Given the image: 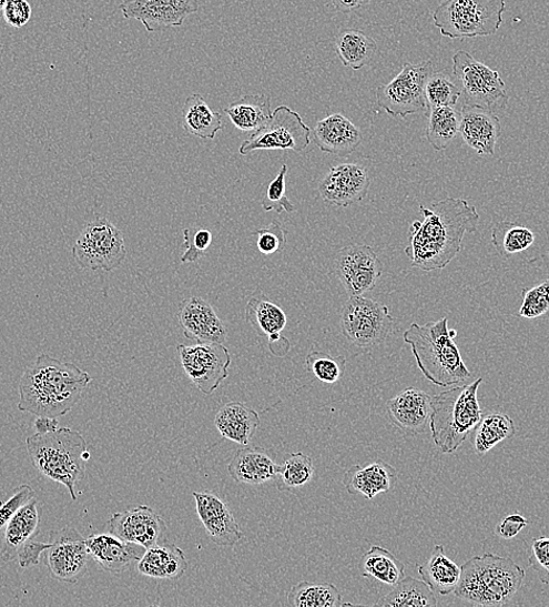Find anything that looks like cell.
Here are the masks:
<instances>
[{"instance_id": "obj_1", "label": "cell", "mask_w": 549, "mask_h": 607, "mask_svg": "<svg viewBox=\"0 0 549 607\" xmlns=\"http://www.w3.org/2000/svg\"><path fill=\"white\" fill-rule=\"evenodd\" d=\"M431 209L420 208L424 221H414L405 253L424 272L445 269L462 250L468 233L477 231L479 214L465 199L446 198Z\"/></svg>"}, {"instance_id": "obj_2", "label": "cell", "mask_w": 549, "mask_h": 607, "mask_svg": "<svg viewBox=\"0 0 549 607\" xmlns=\"http://www.w3.org/2000/svg\"><path fill=\"white\" fill-rule=\"evenodd\" d=\"M91 382L92 376L74 364L40 354L20 378L18 409L38 417L68 415Z\"/></svg>"}, {"instance_id": "obj_3", "label": "cell", "mask_w": 549, "mask_h": 607, "mask_svg": "<svg viewBox=\"0 0 549 607\" xmlns=\"http://www.w3.org/2000/svg\"><path fill=\"white\" fill-rule=\"evenodd\" d=\"M448 318L425 325L413 323L404 334L410 346L417 367L437 387L464 384L471 377L455 338L456 330H449Z\"/></svg>"}, {"instance_id": "obj_4", "label": "cell", "mask_w": 549, "mask_h": 607, "mask_svg": "<svg viewBox=\"0 0 549 607\" xmlns=\"http://www.w3.org/2000/svg\"><path fill=\"white\" fill-rule=\"evenodd\" d=\"M462 574L455 595L478 606H502L518 594L525 570L510 557L492 553L475 556L460 567Z\"/></svg>"}, {"instance_id": "obj_5", "label": "cell", "mask_w": 549, "mask_h": 607, "mask_svg": "<svg viewBox=\"0 0 549 607\" xmlns=\"http://www.w3.org/2000/svg\"><path fill=\"white\" fill-rule=\"evenodd\" d=\"M27 446L40 474L68 487L75 502V487L84 478L85 462L91 457L83 436L71 428H61L47 434L37 433L27 439Z\"/></svg>"}, {"instance_id": "obj_6", "label": "cell", "mask_w": 549, "mask_h": 607, "mask_svg": "<svg viewBox=\"0 0 549 607\" xmlns=\"http://www.w3.org/2000/svg\"><path fill=\"white\" fill-rule=\"evenodd\" d=\"M482 377L433 397L429 421L431 438L444 454H454L462 445L482 417L478 388Z\"/></svg>"}, {"instance_id": "obj_7", "label": "cell", "mask_w": 549, "mask_h": 607, "mask_svg": "<svg viewBox=\"0 0 549 607\" xmlns=\"http://www.w3.org/2000/svg\"><path fill=\"white\" fill-rule=\"evenodd\" d=\"M505 10V0H445L433 19L439 32L450 39L489 37L499 30Z\"/></svg>"}, {"instance_id": "obj_8", "label": "cell", "mask_w": 549, "mask_h": 607, "mask_svg": "<svg viewBox=\"0 0 549 607\" xmlns=\"http://www.w3.org/2000/svg\"><path fill=\"white\" fill-rule=\"evenodd\" d=\"M75 262L85 270L110 273L126 257L122 232L105 217H98L81 231L73 246Z\"/></svg>"}, {"instance_id": "obj_9", "label": "cell", "mask_w": 549, "mask_h": 607, "mask_svg": "<svg viewBox=\"0 0 549 607\" xmlns=\"http://www.w3.org/2000/svg\"><path fill=\"white\" fill-rule=\"evenodd\" d=\"M342 333L349 344L369 350L382 345L394 320L386 305L364 296L349 297L340 313Z\"/></svg>"}, {"instance_id": "obj_10", "label": "cell", "mask_w": 549, "mask_h": 607, "mask_svg": "<svg viewBox=\"0 0 549 607\" xmlns=\"http://www.w3.org/2000/svg\"><path fill=\"white\" fill-rule=\"evenodd\" d=\"M433 74V62L405 63L401 72L377 89V102L392 118L406 119L426 111L425 85Z\"/></svg>"}, {"instance_id": "obj_11", "label": "cell", "mask_w": 549, "mask_h": 607, "mask_svg": "<svg viewBox=\"0 0 549 607\" xmlns=\"http://www.w3.org/2000/svg\"><path fill=\"white\" fill-rule=\"evenodd\" d=\"M454 79L468 104L479 105L491 111L501 109L509 102L507 87L499 73L471 54L459 51L453 57Z\"/></svg>"}, {"instance_id": "obj_12", "label": "cell", "mask_w": 549, "mask_h": 607, "mask_svg": "<svg viewBox=\"0 0 549 607\" xmlns=\"http://www.w3.org/2000/svg\"><path fill=\"white\" fill-rule=\"evenodd\" d=\"M312 142V129L298 112L287 105H279L273 112L265 128L254 132L248 141L240 146V154L246 155L257 150H292L301 152Z\"/></svg>"}, {"instance_id": "obj_13", "label": "cell", "mask_w": 549, "mask_h": 607, "mask_svg": "<svg viewBox=\"0 0 549 607\" xmlns=\"http://www.w3.org/2000/svg\"><path fill=\"white\" fill-rule=\"evenodd\" d=\"M182 366L192 384L212 395L228 376L232 357L224 344L180 345Z\"/></svg>"}, {"instance_id": "obj_14", "label": "cell", "mask_w": 549, "mask_h": 607, "mask_svg": "<svg viewBox=\"0 0 549 607\" xmlns=\"http://www.w3.org/2000/svg\"><path fill=\"white\" fill-rule=\"evenodd\" d=\"M383 272L378 255L366 244L347 245L336 259V273L348 297L364 296L375 289Z\"/></svg>"}, {"instance_id": "obj_15", "label": "cell", "mask_w": 549, "mask_h": 607, "mask_svg": "<svg viewBox=\"0 0 549 607\" xmlns=\"http://www.w3.org/2000/svg\"><path fill=\"white\" fill-rule=\"evenodd\" d=\"M47 567L60 581L74 584L87 573L88 553L85 538L74 528L65 527L50 535Z\"/></svg>"}, {"instance_id": "obj_16", "label": "cell", "mask_w": 549, "mask_h": 607, "mask_svg": "<svg viewBox=\"0 0 549 607\" xmlns=\"http://www.w3.org/2000/svg\"><path fill=\"white\" fill-rule=\"evenodd\" d=\"M120 9L125 19L141 21L148 32H159L183 27L201 6L197 0H125Z\"/></svg>"}, {"instance_id": "obj_17", "label": "cell", "mask_w": 549, "mask_h": 607, "mask_svg": "<svg viewBox=\"0 0 549 607\" xmlns=\"http://www.w3.org/2000/svg\"><path fill=\"white\" fill-rule=\"evenodd\" d=\"M106 529L125 543L148 549L161 544L167 527L155 510L142 505L134 509L115 513L106 523Z\"/></svg>"}, {"instance_id": "obj_18", "label": "cell", "mask_w": 549, "mask_h": 607, "mask_svg": "<svg viewBox=\"0 0 549 607\" xmlns=\"http://www.w3.org/2000/svg\"><path fill=\"white\" fill-rule=\"evenodd\" d=\"M196 513L212 543L233 547L244 538L228 505L210 492H193Z\"/></svg>"}, {"instance_id": "obj_19", "label": "cell", "mask_w": 549, "mask_h": 607, "mask_svg": "<svg viewBox=\"0 0 549 607\" xmlns=\"http://www.w3.org/2000/svg\"><path fill=\"white\" fill-rule=\"evenodd\" d=\"M369 185L370 179L364 166L345 163L328 171L319 184V193L329 204L348 208L367 195Z\"/></svg>"}, {"instance_id": "obj_20", "label": "cell", "mask_w": 549, "mask_h": 607, "mask_svg": "<svg viewBox=\"0 0 549 607\" xmlns=\"http://www.w3.org/2000/svg\"><path fill=\"white\" fill-rule=\"evenodd\" d=\"M179 321L189 341L225 344L227 328L210 303L191 297L180 306Z\"/></svg>"}, {"instance_id": "obj_21", "label": "cell", "mask_w": 549, "mask_h": 607, "mask_svg": "<svg viewBox=\"0 0 549 607\" xmlns=\"http://www.w3.org/2000/svg\"><path fill=\"white\" fill-rule=\"evenodd\" d=\"M459 117V133L467 145L480 155H494L501 132L495 111L466 104Z\"/></svg>"}, {"instance_id": "obj_22", "label": "cell", "mask_w": 549, "mask_h": 607, "mask_svg": "<svg viewBox=\"0 0 549 607\" xmlns=\"http://www.w3.org/2000/svg\"><path fill=\"white\" fill-rule=\"evenodd\" d=\"M433 397L424 391L408 388L390 398L387 414L392 423L408 435L425 432L431 416Z\"/></svg>"}, {"instance_id": "obj_23", "label": "cell", "mask_w": 549, "mask_h": 607, "mask_svg": "<svg viewBox=\"0 0 549 607\" xmlns=\"http://www.w3.org/2000/svg\"><path fill=\"white\" fill-rule=\"evenodd\" d=\"M313 140L323 152L346 156L362 144L363 133L356 124L337 112L316 124Z\"/></svg>"}, {"instance_id": "obj_24", "label": "cell", "mask_w": 549, "mask_h": 607, "mask_svg": "<svg viewBox=\"0 0 549 607\" xmlns=\"http://www.w3.org/2000/svg\"><path fill=\"white\" fill-rule=\"evenodd\" d=\"M85 545L90 556L108 573H122L143 555V547L125 543L112 533L92 535L85 538Z\"/></svg>"}, {"instance_id": "obj_25", "label": "cell", "mask_w": 549, "mask_h": 607, "mask_svg": "<svg viewBox=\"0 0 549 607\" xmlns=\"http://www.w3.org/2000/svg\"><path fill=\"white\" fill-rule=\"evenodd\" d=\"M398 480V472L392 465L378 459L369 465L350 466L343 478V485L349 494H360L372 500L378 494L389 492Z\"/></svg>"}, {"instance_id": "obj_26", "label": "cell", "mask_w": 549, "mask_h": 607, "mask_svg": "<svg viewBox=\"0 0 549 607\" xmlns=\"http://www.w3.org/2000/svg\"><path fill=\"white\" fill-rule=\"evenodd\" d=\"M279 466L268 456L265 448L246 447L235 454L228 465V474L240 484L258 486L274 480Z\"/></svg>"}, {"instance_id": "obj_27", "label": "cell", "mask_w": 549, "mask_h": 607, "mask_svg": "<svg viewBox=\"0 0 549 607\" xmlns=\"http://www.w3.org/2000/svg\"><path fill=\"white\" fill-rule=\"evenodd\" d=\"M215 428L224 438L247 446L260 425L258 414L240 402H231L217 412Z\"/></svg>"}, {"instance_id": "obj_28", "label": "cell", "mask_w": 549, "mask_h": 607, "mask_svg": "<svg viewBox=\"0 0 549 607\" xmlns=\"http://www.w3.org/2000/svg\"><path fill=\"white\" fill-rule=\"evenodd\" d=\"M187 568L184 552L169 544L145 549L139 560L140 574L156 579H180Z\"/></svg>"}, {"instance_id": "obj_29", "label": "cell", "mask_w": 549, "mask_h": 607, "mask_svg": "<svg viewBox=\"0 0 549 607\" xmlns=\"http://www.w3.org/2000/svg\"><path fill=\"white\" fill-rule=\"evenodd\" d=\"M39 524L38 500L33 497L12 515L0 545V556L7 562L17 558L19 548L37 535Z\"/></svg>"}, {"instance_id": "obj_30", "label": "cell", "mask_w": 549, "mask_h": 607, "mask_svg": "<svg viewBox=\"0 0 549 607\" xmlns=\"http://www.w3.org/2000/svg\"><path fill=\"white\" fill-rule=\"evenodd\" d=\"M419 568V574L434 593L448 596L458 587L462 569L449 558L444 546H435L431 555Z\"/></svg>"}, {"instance_id": "obj_31", "label": "cell", "mask_w": 549, "mask_h": 607, "mask_svg": "<svg viewBox=\"0 0 549 607\" xmlns=\"http://www.w3.org/2000/svg\"><path fill=\"white\" fill-rule=\"evenodd\" d=\"M232 124L243 132H256L272 119V103L266 95H246L225 109Z\"/></svg>"}, {"instance_id": "obj_32", "label": "cell", "mask_w": 549, "mask_h": 607, "mask_svg": "<svg viewBox=\"0 0 549 607\" xmlns=\"http://www.w3.org/2000/svg\"><path fill=\"white\" fill-rule=\"evenodd\" d=\"M339 60L347 69L359 71L378 52V43L363 31L347 29L340 31L335 40Z\"/></svg>"}, {"instance_id": "obj_33", "label": "cell", "mask_w": 549, "mask_h": 607, "mask_svg": "<svg viewBox=\"0 0 549 607\" xmlns=\"http://www.w3.org/2000/svg\"><path fill=\"white\" fill-rule=\"evenodd\" d=\"M183 127L192 136L212 141L223 130V117L213 111L202 95L193 94L183 107Z\"/></svg>"}, {"instance_id": "obj_34", "label": "cell", "mask_w": 549, "mask_h": 607, "mask_svg": "<svg viewBox=\"0 0 549 607\" xmlns=\"http://www.w3.org/2000/svg\"><path fill=\"white\" fill-rule=\"evenodd\" d=\"M359 569L363 577L375 578L389 587L397 586L406 576L403 562L379 546L370 547L362 557Z\"/></svg>"}, {"instance_id": "obj_35", "label": "cell", "mask_w": 549, "mask_h": 607, "mask_svg": "<svg viewBox=\"0 0 549 607\" xmlns=\"http://www.w3.org/2000/svg\"><path fill=\"white\" fill-rule=\"evenodd\" d=\"M516 436L514 419L505 414H488L475 428L472 444L478 456H485L499 443Z\"/></svg>"}, {"instance_id": "obj_36", "label": "cell", "mask_w": 549, "mask_h": 607, "mask_svg": "<svg viewBox=\"0 0 549 607\" xmlns=\"http://www.w3.org/2000/svg\"><path fill=\"white\" fill-rule=\"evenodd\" d=\"M437 600L434 591L423 579L405 576L393 590L380 598L376 606L386 607H434Z\"/></svg>"}, {"instance_id": "obj_37", "label": "cell", "mask_w": 549, "mask_h": 607, "mask_svg": "<svg viewBox=\"0 0 549 607\" xmlns=\"http://www.w3.org/2000/svg\"><path fill=\"white\" fill-rule=\"evenodd\" d=\"M535 241V233L517 222L501 221L492 230V244L504 259L529 251Z\"/></svg>"}, {"instance_id": "obj_38", "label": "cell", "mask_w": 549, "mask_h": 607, "mask_svg": "<svg viewBox=\"0 0 549 607\" xmlns=\"http://www.w3.org/2000/svg\"><path fill=\"white\" fill-rule=\"evenodd\" d=\"M246 318L260 334L268 336L279 334L288 322L284 311L262 295L250 300Z\"/></svg>"}, {"instance_id": "obj_39", "label": "cell", "mask_w": 549, "mask_h": 607, "mask_svg": "<svg viewBox=\"0 0 549 607\" xmlns=\"http://www.w3.org/2000/svg\"><path fill=\"white\" fill-rule=\"evenodd\" d=\"M460 117L454 107L429 109L427 141L436 151L449 148L459 132Z\"/></svg>"}, {"instance_id": "obj_40", "label": "cell", "mask_w": 549, "mask_h": 607, "mask_svg": "<svg viewBox=\"0 0 549 607\" xmlns=\"http://www.w3.org/2000/svg\"><path fill=\"white\" fill-rule=\"evenodd\" d=\"M293 607H340L342 594L334 584L301 581L288 594Z\"/></svg>"}, {"instance_id": "obj_41", "label": "cell", "mask_w": 549, "mask_h": 607, "mask_svg": "<svg viewBox=\"0 0 549 607\" xmlns=\"http://www.w3.org/2000/svg\"><path fill=\"white\" fill-rule=\"evenodd\" d=\"M315 475L314 462L302 453L293 454L279 466L276 484L279 490H294L309 484Z\"/></svg>"}, {"instance_id": "obj_42", "label": "cell", "mask_w": 549, "mask_h": 607, "mask_svg": "<svg viewBox=\"0 0 549 607\" xmlns=\"http://www.w3.org/2000/svg\"><path fill=\"white\" fill-rule=\"evenodd\" d=\"M462 90L457 82L446 73H433L425 85L427 109L439 107H454Z\"/></svg>"}, {"instance_id": "obj_43", "label": "cell", "mask_w": 549, "mask_h": 607, "mask_svg": "<svg viewBox=\"0 0 549 607\" xmlns=\"http://www.w3.org/2000/svg\"><path fill=\"white\" fill-rule=\"evenodd\" d=\"M306 370L316 376L323 384L334 385L345 374L346 358L324 352L313 351L306 356Z\"/></svg>"}, {"instance_id": "obj_44", "label": "cell", "mask_w": 549, "mask_h": 607, "mask_svg": "<svg viewBox=\"0 0 549 607\" xmlns=\"http://www.w3.org/2000/svg\"><path fill=\"white\" fill-rule=\"evenodd\" d=\"M518 317L535 321L549 316V277L540 284L521 291Z\"/></svg>"}, {"instance_id": "obj_45", "label": "cell", "mask_w": 549, "mask_h": 607, "mask_svg": "<svg viewBox=\"0 0 549 607\" xmlns=\"http://www.w3.org/2000/svg\"><path fill=\"white\" fill-rule=\"evenodd\" d=\"M288 166L282 165L277 176L270 184L265 198L262 200V208L266 212L275 211L277 214L287 212L294 213L295 208L285 194V178H287Z\"/></svg>"}, {"instance_id": "obj_46", "label": "cell", "mask_w": 549, "mask_h": 607, "mask_svg": "<svg viewBox=\"0 0 549 607\" xmlns=\"http://www.w3.org/2000/svg\"><path fill=\"white\" fill-rule=\"evenodd\" d=\"M254 234L257 250L263 255L279 253L287 245V231L283 230L277 220H274L267 229L256 231Z\"/></svg>"}, {"instance_id": "obj_47", "label": "cell", "mask_w": 549, "mask_h": 607, "mask_svg": "<svg viewBox=\"0 0 549 607\" xmlns=\"http://www.w3.org/2000/svg\"><path fill=\"white\" fill-rule=\"evenodd\" d=\"M33 497H35V493L30 485H20L13 489L8 500L0 504V545L3 543L6 529L12 515Z\"/></svg>"}, {"instance_id": "obj_48", "label": "cell", "mask_w": 549, "mask_h": 607, "mask_svg": "<svg viewBox=\"0 0 549 607\" xmlns=\"http://www.w3.org/2000/svg\"><path fill=\"white\" fill-rule=\"evenodd\" d=\"M212 243V233L207 230L187 229L184 231L186 251L181 257L182 263H194L204 256Z\"/></svg>"}, {"instance_id": "obj_49", "label": "cell", "mask_w": 549, "mask_h": 607, "mask_svg": "<svg viewBox=\"0 0 549 607\" xmlns=\"http://www.w3.org/2000/svg\"><path fill=\"white\" fill-rule=\"evenodd\" d=\"M529 565L543 584H549V537L533 538Z\"/></svg>"}, {"instance_id": "obj_50", "label": "cell", "mask_w": 549, "mask_h": 607, "mask_svg": "<svg viewBox=\"0 0 549 607\" xmlns=\"http://www.w3.org/2000/svg\"><path fill=\"white\" fill-rule=\"evenodd\" d=\"M32 8L28 0H10L4 9L3 19L13 29H21L29 24Z\"/></svg>"}, {"instance_id": "obj_51", "label": "cell", "mask_w": 549, "mask_h": 607, "mask_svg": "<svg viewBox=\"0 0 549 607\" xmlns=\"http://www.w3.org/2000/svg\"><path fill=\"white\" fill-rule=\"evenodd\" d=\"M51 544H43L37 542L34 537L30 538L18 550L17 558L19 566L23 569L38 566L40 564V556L43 552L51 548Z\"/></svg>"}, {"instance_id": "obj_52", "label": "cell", "mask_w": 549, "mask_h": 607, "mask_svg": "<svg viewBox=\"0 0 549 607\" xmlns=\"http://www.w3.org/2000/svg\"><path fill=\"white\" fill-rule=\"evenodd\" d=\"M527 525L529 520L518 512L507 516L497 527V534L504 539L516 537Z\"/></svg>"}, {"instance_id": "obj_53", "label": "cell", "mask_w": 549, "mask_h": 607, "mask_svg": "<svg viewBox=\"0 0 549 607\" xmlns=\"http://www.w3.org/2000/svg\"><path fill=\"white\" fill-rule=\"evenodd\" d=\"M270 348L273 354L283 356L291 350V344L287 340L283 338L281 334L270 336Z\"/></svg>"}, {"instance_id": "obj_54", "label": "cell", "mask_w": 549, "mask_h": 607, "mask_svg": "<svg viewBox=\"0 0 549 607\" xmlns=\"http://www.w3.org/2000/svg\"><path fill=\"white\" fill-rule=\"evenodd\" d=\"M366 0H333V4L340 13L347 14L364 7Z\"/></svg>"}, {"instance_id": "obj_55", "label": "cell", "mask_w": 549, "mask_h": 607, "mask_svg": "<svg viewBox=\"0 0 549 607\" xmlns=\"http://www.w3.org/2000/svg\"><path fill=\"white\" fill-rule=\"evenodd\" d=\"M34 428L38 434H47L59 428L58 418L38 417L34 422Z\"/></svg>"}, {"instance_id": "obj_56", "label": "cell", "mask_w": 549, "mask_h": 607, "mask_svg": "<svg viewBox=\"0 0 549 607\" xmlns=\"http://www.w3.org/2000/svg\"><path fill=\"white\" fill-rule=\"evenodd\" d=\"M9 2L10 0H0V19L3 18L4 9Z\"/></svg>"}]
</instances>
